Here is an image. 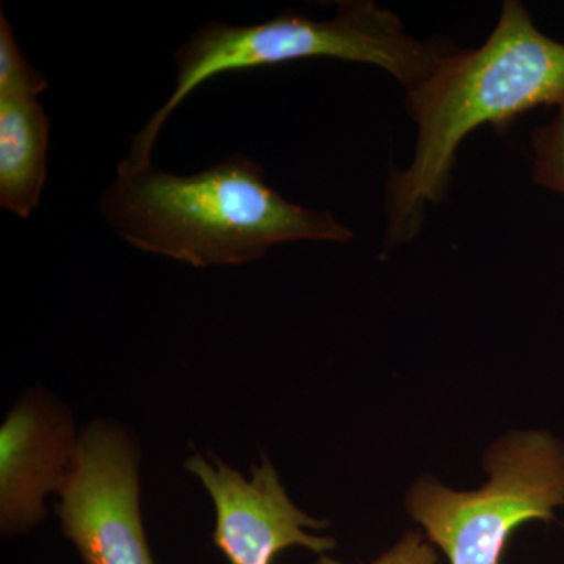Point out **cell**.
<instances>
[{
	"mask_svg": "<svg viewBox=\"0 0 564 564\" xmlns=\"http://www.w3.org/2000/svg\"><path fill=\"white\" fill-rule=\"evenodd\" d=\"M563 101L564 43L544 35L524 3L507 0L484 44L452 52L406 91L417 139L413 161L386 184V250L413 242L429 207L444 202L467 135L485 124L505 133L522 115Z\"/></svg>",
	"mask_w": 564,
	"mask_h": 564,
	"instance_id": "obj_1",
	"label": "cell"
},
{
	"mask_svg": "<svg viewBox=\"0 0 564 564\" xmlns=\"http://www.w3.org/2000/svg\"><path fill=\"white\" fill-rule=\"evenodd\" d=\"M104 220L137 250L196 269L242 265L291 242L348 243L352 231L328 210L288 202L247 155L192 176L151 163H120L99 204Z\"/></svg>",
	"mask_w": 564,
	"mask_h": 564,
	"instance_id": "obj_2",
	"label": "cell"
},
{
	"mask_svg": "<svg viewBox=\"0 0 564 564\" xmlns=\"http://www.w3.org/2000/svg\"><path fill=\"white\" fill-rule=\"evenodd\" d=\"M447 41H421L391 10L372 0H340L332 20L281 13L259 24L209 22L174 52L176 87L132 140L126 166L151 163L163 124L193 91L215 76L280 63L334 58L373 65L411 90L455 52Z\"/></svg>",
	"mask_w": 564,
	"mask_h": 564,
	"instance_id": "obj_3",
	"label": "cell"
},
{
	"mask_svg": "<svg viewBox=\"0 0 564 564\" xmlns=\"http://www.w3.org/2000/svg\"><path fill=\"white\" fill-rule=\"evenodd\" d=\"M484 466L489 481L475 491L423 475L408 494V513L451 564H502L516 530L564 508V444L554 434H505Z\"/></svg>",
	"mask_w": 564,
	"mask_h": 564,
	"instance_id": "obj_4",
	"label": "cell"
},
{
	"mask_svg": "<svg viewBox=\"0 0 564 564\" xmlns=\"http://www.w3.org/2000/svg\"><path fill=\"white\" fill-rule=\"evenodd\" d=\"M140 448L118 422L82 429L55 514L85 564H158L140 510Z\"/></svg>",
	"mask_w": 564,
	"mask_h": 564,
	"instance_id": "obj_5",
	"label": "cell"
},
{
	"mask_svg": "<svg viewBox=\"0 0 564 564\" xmlns=\"http://www.w3.org/2000/svg\"><path fill=\"white\" fill-rule=\"evenodd\" d=\"M210 456L212 463L195 452L184 466L214 500V544L229 564H273L278 554L296 545L318 555L337 547L334 538L306 532L328 529L329 522L303 513L292 502L269 458H262L261 466L252 464L247 480L240 470Z\"/></svg>",
	"mask_w": 564,
	"mask_h": 564,
	"instance_id": "obj_6",
	"label": "cell"
},
{
	"mask_svg": "<svg viewBox=\"0 0 564 564\" xmlns=\"http://www.w3.org/2000/svg\"><path fill=\"white\" fill-rule=\"evenodd\" d=\"M79 434L68 408L29 389L0 429V533L25 534L46 519V497L65 480Z\"/></svg>",
	"mask_w": 564,
	"mask_h": 564,
	"instance_id": "obj_7",
	"label": "cell"
},
{
	"mask_svg": "<svg viewBox=\"0 0 564 564\" xmlns=\"http://www.w3.org/2000/svg\"><path fill=\"white\" fill-rule=\"evenodd\" d=\"M50 129L40 98L0 95V207L22 220L43 196Z\"/></svg>",
	"mask_w": 564,
	"mask_h": 564,
	"instance_id": "obj_8",
	"label": "cell"
},
{
	"mask_svg": "<svg viewBox=\"0 0 564 564\" xmlns=\"http://www.w3.org/2000/svg\"><path fill=\"white\" fill-rule=\"evenodd\" d=\"M47 85L46 76L25 57L10 21L0 10V95L40 98Z\"/></svg>",
	"mask_w": 564,
	"mask_h": 564,
	"instance_id": "obj_9",
	"label": "cell"
},
{
	"mask_svg": "<svg viewBox=\"0 0 564 564\" xmlns=\"http://www.w3.org/2000/svg\"><path fill=\"white\" fill-rule=\"evenodd\" d=\"M534 184L564 196V101L547 124L532 133Z\"/></svg>",
	"mask_w": 564,
	"mask_h": 564,
	"instance_id": "obj_10",
	"label": "cell"
},
{
	"mask_svg": "<svg viewBox=\"0 0 564 564\" xmlns=\"http://www.w3.org/2000/svg\"><path fill=\"white\" fill-rule=\"evenodd\" d=\"M436 549L430 543L429 538L421 532L404 533L402 540L386 554L378 556L373 562L366 564H437ZM315 564H347L323 554Z\"/></svg>",
	"mask_w": 564,
	"mask_h": 564,
	"instance_id": "obj_11",
	"label": "cell"
}]
</instances>
